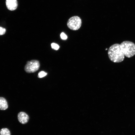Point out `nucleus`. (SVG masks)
Segmentation results:
<instances>
[{
	"label": "nucleus",
	"instance_id": "nucleus-1",
	"mask_svg": "<svg viewBox=\"0 0 135 135\" xmlns=\"http://www.w3.org/2000/svg\"><path fill=\"white\" fill-rule=\"evenodd\" d=\"M108 54L110 60L114 62H122L124 58V55L120 45L118 44H114L111 46L108 49Z\"/></svg>",
	"mask_w": 135,
	"mask_h": 135
},
{
	"label": "nucleus",
	"instance_id": "nucleus-2",
	"mask_svg": "<svg viewBox=\"0 0 135 135\" xmlns=\"http://www.w3.org/2000/svg\"><path fill=\"white\" fill-rule=\"evenodd\" d=\"M122 50L126 57L130 58L135 55V44L129 41H125L120 44Z\"/></svg>",
	"mask_w": 135,
	"mask_h": 135
},
{
	"label": "nucleus",
	"instance_id": "nucleus-3",
	"mask_svg": "<svg viewBox=\"0 0 135 135\" xmlns=\"http://www.w3.org/2000/svg\"><path fill=\"white\" fill-rule=\"evenodd\" d=\"M82 20L80 18L77 16H75L70 18L67 22V26L70 30H76L79 29L82 24Z\"/></svg>",
	"mask_w": 135,
	"mask_h": 135
},
{
	"label": "nucleus",
	"instance_id": "nucleus-4",
	"mask_svg": "<svg viewBox=\"0 0 135 135\" xmlns=\"http://www.w3.org/2000/svg\"><path fill=\"white\" fill-rule=\"evenodd\" d=\"M39 61L36 60L28 61L24 67V70L27 73H34L37 71L40 67Z\"/></svg>",
	"mask_w": 135,
	"mask_h": 135
},
{
	"label": "nucleus",
	"instance_id": "nucleus-5",
	"mask_svg": "<svg viewBox=\"0 0 135 135\" xmlns=\"http://www.w3.org/2000/svg\"><path fill=\"white\" fill-rule=\"evenodd\" d=\"M18 118L19 122L22 124H25L28 122L29 119L28 116L24 112H20L18 115Z\"/></svg>",
	"mask_w": 135,
	"mask_h": 135
},
{
	"label": "nucleus",
	"instance_id": "nucleus-6",
	"mask_svg": "<svg viewBox=\"0 0 135 135\" xmlns=\"http://www.w3.org/2000/svg\"><path fill=\"white\" fill-rule=\"evenodd\" d=\"M6 4L8 10H14L16 9L18 6L17 0H6Z\"/></svg>",
	"mask_w": 135,
	"mask_h": 135
},
{
	"label": "nucleus",
	"instance_id": "nucleus-7",
	"mask_svg": "<svg viewBox=\"0 0 135 135\" xmlns=\"http://www.w3.org/2000/svg\"><path fill=\"white\" fill-rule=\"evenodd\" d=\"M8 107V104L6 100L3 97H0V110H4Z\"/></svg>",
	"mask_w": 135,
	"mask_h": 135
},
{
	"label": "nucleus",
	"instance_id": "nucleus-8",
	"mask_svg": "<svg viewBox=\"0 0 135 135\" xmlns=\"http://www.w3.org/2000/svg\"><path fill=\"white\" fill-rule=\"evenodd\" d=\"M0 135H10V131L7 128H2L0 131Z\"/></svg>",
	"mask_w": 135,
	"mask_h": 135
},
{
	"label": "nucleus",
	"instance_id": "nucleus-9",
	"mask_svg": "<svg viewBox=\"0 0 135 135\" xmlns=\"http://www.w3.org/2000/svg\"><path fill=\"white\" fill-rule=\"evenodd\" d=\"M47 74L44 71H42L38 73V76L39 78H41L45 76Z\"/></svg>",
	"mask_w": 135,
	"mask_h": 135
},
{
	"label": "nucleus",
	"instance_id": "nucleus-10",
	"mask_svg": "<svg viewBox=\"0 0 135 135\" xmlns=\"http://www.w3.org/2000/svg\"><path fill=\"white\" fill-rule=\"evenodd\" d=\"M51 46L52 48L56 50H58L59 48V46L58 44L54 43L51 44Z\"/></svg>",
	"mask_w": 135,
	"mask_h": 135
},
{
	"label": "nucleus",
	"instance_id": "nucleus-11",
	"mask_svg": "<svg viewBox=\"0 0 135 135\" xmlns=\"http://www.w3.org/2000/svg\"><path fill=\"white\" fill-rule=\"evenodd\" d=\"M61 38L63 40H66L67 38V36L64 32H62L60 34Z\"/></svg>",
	"mask_w": 135,
	"mask_h": 135
},
{
	"label": "nucleus",
	"instance_id": "nucleus-12",
	"mask_svg": "<svg viewBox=\"0 0 135 135\" xmlns=\"http://www.w3.org/2000/svg\"><path fill=\"white\" fill-rule=\"evenodd\" d=\"M6 31L5 28L0 27V35L4 34L5 33Z\"/></svg>",
	"mask_w": 135,
	"mask_h": 135
},
{
	"label": "nucleus",
	"instance_id": "nucleus-13",
	"mask_svg": "<svg viewBox=\"0 0 135 135\" xmlns=\"http://www.w3.org/2000/svg\"><path fill=\"white\" fill-rule=\"evenodd\" d=\"M107 50V48H106V50Z\"/></svg>",
	"mask_w": 135,
	"mask_h": 135
}]
</instances>
